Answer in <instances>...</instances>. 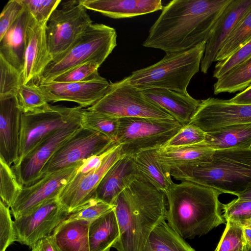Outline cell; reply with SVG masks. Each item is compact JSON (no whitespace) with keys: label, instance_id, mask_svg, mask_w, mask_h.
I'll use <instances>...</instances> for the list:
<instances>
[{"label":"cell","instance_id":"obj_41","mask_svg":"<svg viewBox=\"0 0 251 251\" xmlns=\"http://www.w3.org/2000/svg\"><path fill=\"white\" fill-rule=\"evenodd\" d=\"M29 14L40 25H46L61 0H22Z\"/></svg>","mask_w":251,"mask_h":251},{"label":"cell","instance_id":"obj_1","mask_svg":"<svg viewBox=\"0 0 251 251\" xmlns=\"http://www.w3.org/2000/svg\"><path fill=\"white\" fill-rule=\"evenodd\" d=\"M231 0H174L164 6L143 43L166 53L185 51L207 42Z\"/></svg>","mask_w":251,"mask_h":251},{"label":"cell","instance_id":"obj_40","mask_svg":"<svg viewBox=\"0 0 251 251\" xmlns=\"http://www.w3.org/2000/svg\"><path fill=\"white\" fill-rule=\"evenodd\" d=\"M206 133L198 126L187 124L173 136L164 146L178 147L195 145L204 142Z\"/></svg>","mask_w":251,"mask_h":251},{"label":"cell","instance_id":"obj_5","mask_svg":"<svg viewBox=\"0 0 251 251\" xmlns=\"http://www.w3.org/2000/svg\"><path fill=\"white\" fill-rule=\"evenodd\" d=\"M206 42L185 51L166 53L159 61L133 72L129 83L139 90L158 88L188 93L192 77L199 71Z\"/></svg>","mask_w":251,"mask_h":251},{"label":"cell","instance_id":"obj_29","mask_svg":"<svg viewBox=\"0 0 251 251\" xmlns=\"http://www.w3.org/2000/svg\"><path fill=\"white\" fill-rule=\"evenodd\" d=\"M203 143L215 151L251 148V124L232 125L206 133Z\"/></svg>","mask_w":251,"mask_h":251},{"label":"cell","instance_id":"obj_8","mask_svg":"<svg viewBox=\"0 0 251 251\" xmlns=\"http://www.w3.org/2000/svg\"><path fill=\"white\" fill-rule=\"evenodd\" d=\"M175 119H119L115 142L123 155H134L164 146L183 126Z\"/></svg>","mask_w":251,"mask_h":251},{"label":"cell","instance_id":"obj_14","mask_svg":"<svg viewBox=\"0 0 251 251\" xmlns=\"http://www.w3.org/2000/svg\"><path fill=\"white\" fill-rule=\"evenodd\" d=\"M251 124V104H236L214 98L201 100L188 124L206 133L234 125Z\"/></svg>","mask_w":251,"mask_h":251},{"label":"cell","instance_id":"obj_43","mask_svg":"<svg viewBox=\"0 0 251 251\" xmlns=\"http://www.w3.org/2000/svg\"><path fill=\"white\" fill-rule=\"evenodd\" d=\"M251 57V39L243 47L226 59L218 61L215 66L213 76L217 79L230 70Z\"/></svg>","mask_w":251,"mask_h":251},{"label":"cell","instance_id":"obj_37","mask_svg":"<svg viewBox=\"0 0 251 251\" xmlns=\"http://www.w3.org/2000/svg\"><path fill=\"white\" fill-rule=\"evenodd\" d=\"M16 97L22 113L33 111L49 104L36 84L22 83Z\"/></svg>","mask_w":251,"mask_h":251},{"label":"cell","instance_id":"obj_45","mask_svg":"<svg viewBox=\"0 0 251 251\" xmlns=\"http://www.w3.org/2000/svg\"><path fill=\"white\" fill-rule=\"evenodd\" d=\"M25 9L22 0H10L6 3L0 15V39Z\"/></svg>","mask_w":251,"mask_h":251},{"label":"cell","instance_id":"obj_24","mask_svg":"<svg viewBox=\"0 0 251 251\" xmlns=\"http://www.w3.org/2000/svg\"><path fill=\"white\" fill-rule=\"evenodd\" d=\"M155 152L157 160L171 172L178 167L209 162L215 150L202 142L184 146H162Z\"/></svg>","mask_w":251,"mask_h":251},{"label":"cell","instance_id":"obj_23","mask_svg":"<svg viewBox=\"0 0 251 251\" xmlns=\"http://www.w3.org/2000/svg\"><path fill=\"white\" fill-rule=\"evenodd\" d=\"M137 178L132 156H124L104 175L96 190L95 196L98 199L112 205L116 198Z\"/></svg>","mask_w":251,"mask_h":251},{"label":"cell","instance_id":"obj_15","mask_svg":"<svg viewBox=\"0 0 251 251\" xmlns=\"http://www.w3.org/2000/svg\"><path fill=\"white\" fill-rule=\"evenodd\" d=\"M83 162L46 175L30 186H23L10 207L14 219L28 214L46 201L57 198L61 190L74 177Z\"/></svg>","mask_w":251,"mask_h":251},{"label":"cell","instance_id":"obj_34","mask_svg":"<svg viewBox=\"0 0 251 251\" xmlns=\"http://www.w3.org/2000/svg\"><path fill=\"white\" fill-rule=\"evenodd\" d=\"M23 187L12 167L0 158V201L10 208Z\"/></svg>","mask_w":251,"mask_h":251},{"label":"cell","instance_id":"obj_51","mask_svg":"<svg viewBox=\"0 0 251 251\" xmlns=\"http://www.w3.org/2000/svg\"><path fill=\"white\" fill-rule=\"evenodd\" d=\"M248 245H247L245 248L239 251H248Z\"/></svg>","mask_w":251,"mask_h":251},{"label":"cell","instance_id":"obj_11","mask_svg":"<svg viewBox=\"0 0 251 251\" xmlns=\"http://www.w3.org/2000/svg\"><path fill=\"white\" fill-rule=\"evenodd\" d=\"M116 143L100 132L80 126L50 158L43 169L41 178L81 163L104 152Z\"/></svg>","mask_w":251,"mask_h":251},{"label":"cell","instance_id":"obj_4","mask_svg":"<svg viewBox=\"0 0 251 251\" xmlns=\"http://www.w3.org/2000/svg\"><path fill=\"white\" fill-rule=\"evenodd\" d=\"M171 175L237 196L251 183V148L216 150L210 161L178 167Z\"/></svg>","mask_w":251,"mask_h":251},{"label":"cell","instance_id":"obj_53","mask_svg":"<svg viewBox=\"0 0 251 251\" xmlns=\"http://www.w3.org/2000/svg\"><path fill=\"white\" fill-rule=\"evenodd\" d=\"M248 245V244H247Z\"/></svg>","mask_w":251,"mask_h":251},{"label":"cell","instance_id":"obj_32","mask_svg":"<svg viewBox=\"0 0 251 251\" xmlns=\"http://www.w3.org/2000/svg\"><path fill=\"white\" fill-rule=\"evenodd\" d=\"M251 39V9L239 22L219 51L215 61L224 60Z\"/></svg>","mask_w":251,"mask_h":251},{"label":"cell","instance_id":"obj_42","mask_svg":"<svg viewBox=\"0 0 251 251\" xmlns=\"http://www.w3.org/2000/svg\"><path fill=\"white\" fill-rule=\"evenodd\" d=\"M225 220L239 224L251 218V201L241 200L237 198L227 204H222Z\"/></svg>","mask_w":251,"mask_h":251},{"label":"cell","instance_id":"obj_33","mask_svg":"<svg viewBox=\"0 0 251 251\" xmlns=\"http://www.w3.org/2000/svg\"><path fill=\"white\" fill-rule=\"evenodd\" d=\"M80 125L100 132L115 141L119 128V119L83 109Z\"/></svg>","mask_w":251,"mask_h":251},{"label":"cell","instance_id":"obj_39","mask_svg":"<svg viewBox=\"0 0 251 251\" xmlns=\"http://www.w3.org/2000/svg\"><path fill=\"white\" fill-rule=\"evenodd\" d=\"M100 66L94 60L87 61L70 69L55 77L51 81L58 83L82 81L99 74L98 69Z\"/></svg>","mask_w":251,"mask_h":251},{"label":"cell","instance_id":"obj_35","mask_svg":"<svg viewBox=\"0 0 251 251\" xmlns=\"http://www.w3.org/2000/svg\"><path fill=\"white\" fill-rule=\"evenodd\" d=\"M0 99L16 96L22 82L19 72L0 55Z\"/></svg>","mask_w":251,"mask_h":251},{"label":"cell","instance_id":"obj_31","mask_svg":"<svg viewBox=\"0 0 251 251\" xmlns=\"http://www.w3.org/2000/svg\"><path fill=\"white\" fill-rule=\"evenodd\" d=\"M251 84V57L218 79L214 84V93L241 92Z\"/></svg>","mask_w":251,"mask_h":251},{"label":"cell","instance_id":"obj_52","mask_svg":"<svg viewBox=\"0 0 251 251\" xmlns=\"http://www.w3.org/2000/svg\"><path fill=\"white\" fill-rule=\"evenodd\" d=\"M110 250H108V251H110Z\"/></svg>","mask_w":251,"mask_h":251},{"label":"cell","instance_id":"obj_49","mask_svg":"<svg viewBox=\"0 0 251 251\" xmlns=\"http://www.w3.org/2000/svg\"><path fill=\"white\" fill-rule=\"evenodd\" d=\"M244 231L247 243L251 246V229L244 227Z\"/></svg>","mask_w":251,"mask_h":251},{"label":"cell","instance_id":"obj_19","mask_svg":"<svg viewBox=\"0 0 251 251\" xmlns=\"http://www.w3.org/2000/svg\"><path fill=\"white\" fill-rule=\"evenodd\" d=\"M30 15L22 73L24 84H37L46 66L51 60L47 40L46 25H40Z\"/></svg>","mask_w":251,"mask_h":251},{"label":"cell","instance_id":"obj_9","mask_svg":"<svg viewBox=\"0 0 251 251\" xmlns=\"http://www.w3.org/2000/svg\"><path fill=\"white\" fill-rule=\"evenodd\" d=\"M83 109L80 106L68 107L48 104L41 109L22 113L19 160L16 163L50 133L80 119Z\"/></svg>","mask_w":251,"mask_h":251},{"label":"cell","instance_id":"obj_28","mask_svg":"<svg viewBox=\"0 0 251 251\" xmlns=\"http://www.w3.org/2000/svg\"><path fill=\"white\" fill-rule=\"evenodd\" d=\"M120 232L113 208L90 223V251H107L117 243Z\"/></svg>","mask_w":251,"mask_h":251},{"label":"cell","instance_id":"obj_30","mask_svg":"<svg viewBox=\"0 0 251 251\" xmlns=\"http://www.w3.org/2000/svg\"><path fill=\"white\" fill-rule=\"evenodd\" d=\"M142 251H196L164 220L150 234Z\"/></svg>","mask_w":251,"mask_h":251},{"label":"cell","instance_id":"obj_20","mask_svg":"<svg viewBox=\"0 0 251 251\" xmlns=\"http://www.w3.org/2000/svg\"><path fill=\"white\" fill-rule=\"evenodd\" d=\"M22 114L16 96L0 99V158L9 166L19 160Z\"/></svg>","mask_w":251,"mask_h":251},{"label":"cell","instance_id":"obj_3","mask_svg":"<svg viewBox=\"0 0 251 251\" xmlns=\"http://www.w3.org/2000/svg\"><path fill=\"white\" fill-rule=\"evenodd\" d=\"M221 194L190 181L173 183L165 193L167 223L183 239L206 234L226 223L219 200Z\"/></svg>","mask_w":251,"mask_h":251},{"label":"cell","instance_id":"obj_27","mask_svg":"<svg viewBox=\"0 0 251 251\" xmlns=\"http://www.w3.org/2000/svg\"><path fill=\"white\" fill-rule=\"evenodd\" d=\"M90 223L84 220L62 222L51 235L61 251H90Z\"/></svg>","mask_w":251,"mask_h":251},{"label":"cell","instance_id":"obj_12","mask_svg":"<svg viewBox=\"0 0 251 251\" xmlns=\"http://www.w3.org/2000/svg\"><path fill=\"white\" fill-rule=\"evenodd\" d=\"M69 215L58 197L47 201L28 214L14 219L16 241L32 248L39 241L51 236Z\"/></svg>","mask_w":251,"mask_h":251},{"label":"cell","instance_id":"obj_18","mask_svg":"<svg viewBox=\"0 0 251 251\" xmlns=\"http://www.w3.org/2000/svg\"><path fill=\"white\" fill-rule=\"evenodd\" d=\"M251 9V0H231L226 7L206 42L200 66L201 72H208L227 38Z\"/></svg>","mask_w":251,"mask_h":251},{"label":"cell","instance_id":"obj_36","mask_svg":"<svg viewBox=\"0 0 251 251\" xmlns=\"http://www.w3.org/2000/svg\"><path fill=\"white\" fill-rule=\"evenodd\" d=\"M226 222V227L215 251H239L243 249L247 245L244 227L231 221Z\"/></svg>","mask_w":251,"mask_h":251},{"label":"cell","instance_id":"obj_10","mask_svg":"<svg viewBox=\"0 0 251 251\" xmlns=\"http://www.w3.org/2000/svg\"><path fill=\"white\" fill-rule=\"evenodd\" d=\"M49 19L46 32L49 52L53 59L68 50L93 24L79 0L62 2Z\"/></svg>","mask_w":251,"mask_h":251},{"label":"cell","instance_id":"obj_2","mask_svg":"<svg viewBox=\"0 0 251 251\" xmlns=\"http://www.w3.org/2000/svg\"><path fill=\"white\" fill-rule=\"evenodd\" d=\"M112 205L120 232L113 246L117 251H142L153 229L166 220L168 210L164 192L139 178L131 182Z\"/></svg>","mask_w":251,"mask_h":251},{"label":"cell","instance_id":"obj_17","mask_svg":"<svg viewBox=\"0 0 251 251\" xmlns=\"http://www.w3.org/2000/svg\"><path fill=\"white\" fill-rule=\"evenodd\" d=\"M124 156L119 146L104 160L101 166L86 174L76 173L58 196L63 209L70 214L95 196L96 190L109 169Z\"/></svg>","mask_w":251,"mask_h":251},{"label":"cell","instance_id":"obj_13","mask_svg":"<svg viewBox=\"0 0 251 251\" xmlns=\"http://www.w3.org/2000/svg\"><path fill=\"white\" fill-rule=\"evenodd\" d=\"M80 119L55 130L43 139L26 156L12 167L23 186L41 178L43 168L56 151L81 126Z\"/></svg>","mask_w":251,"mask_h":251},{"label":"cell","instance_id":"obj_25","mask_svg":"<svg viewBox=\"0 0 251 251\" xmlns=\"http://www.w3.org/2000/svg\"><path fill=\"white\" fill-rule=\"evenodd\" d=\"M30 15L25 9L0 39V55L23 73L26 34Z\"/></svg>","mask_w":251,"mask_h":251},{"label":"cell","instance_id":"obj_21","mask_svg":"<svg viewBox=\"0 0 251 251\" xmlns=\"http://www.w3.org/2000/svg\"><path fill=\"white\" fill-rule=\"evenodd\" d=\"M86 9L114 19L131 18L162 10L161 0H79Z\"/></svg>","mask_w":251,"mask_h":251},{"label":"cell","instance_id":"obj_46","mask_svg":"<svg viewBox=\"0 0 251 251\" xmlns=\"http://www.w3.org/2000/svg\"><path fill=\"white\" fill-rule=\"evenodd\" d=\"M31 251H61L52 235L39 241Z\"/></svg>","mask_w":251,"mask_h":251},{"label":"cell","instance_id":"obj_44","mask_svg":"<svg viewBox=\"0 0 251 251\" xmlns=\"http://www.w3.org/2000/svg\"><path fill=\"white\" fill-rule=\"evenodd\" d=\"M1 201H0V251H6L7 248L16 242L13 221L11 211Z\"/></svg>","mask_w":251,"mask_h":251},{"label":"cell","instance_id":"obj_6","mask_svg":"<svg viewBox=\"0 0 251 251\" xmlns=\"http://www.w3.org/2000/svg\"><path fill=\"white\" fill-rule=\"evenodd\" d=\"M117 46L115 29L102 24H92L71 47L46 66L39 83L51 81L55 77L79 64L94 60L101 65Z\"/></svg>","mask_w":251,"mask_h":251},{"label":"cell","instance_id":"obj_26","mask_svg":"<svg viewBox=\"0 0 251 251\" xmlns=\"http://www.w3.org/2000/svg\"><path fill=\"white\" fill-rule=\"evenodd\" d=\"M155 149L139 152L132 156L137 177L165 194L174 183L171 172L157 160Z\"/></svg>","mask_w":251,"mask_h":251},{"label":"cell","instance_id":"obj_50","mask_svg":"<svg viewBox=\"0 0 251 251\" xmlns=\"http://www.w3.org/2000/svg\"><path fill=\"white\" fill-rule=\"evenodd\" d=\"M244 228L251 229V218L240 224Z\"/></svg>","mask_w":251,"mask_h":251},{"label":"cell","instance_id":"obj_48","mask_svg":"<svg viewBox=\"0 0 251 251\" xmlns=\"http://www.w3.org/2000/svg\"><path fill=\"white\" fill-rule=\"evenodd\" d=\"M237 199L241 200L251 201V183L246 189L239 194Z\"/></svg>","mask_w":251,"mask_h":251},{"label":"cell","instance_id":"obj_7","mask_svg":"<svg viewBox=\"0 0 251 251\" xmlns=\"http://www.w3.org/2000/svg\"><path fill=\"white\" fill-rule=\"evenodd\" d=\"M86 109L117 119H175L145 97L141 90L132 86L129 82L128 76L109 83L104 96Z\"/></svg>","mask_w":251,"mask_h":251},{"label":"cell","instance_id":"obj_47","mask_svg":"<svg viewBox=\"0 0 251 251\" xmlns=\"http://www.w3.org/2000/svg\"><path fill=\"white\" fill-rule=\"evenodd\" d=\"M229 101L236 104H251V84Z\"/></svg>","mask_w":251,"mask_h":251},{"label":"cell","instance_id":"obj_22","mask_svg":"<svg viewBox=\"0 0 251 251\" xmlns=\"http://www.w3.org/2000/svg\"><path fill=\"white\" fill-rule=\"evenodd\" d=\"M141 91L148 100L165 110L183 126L189 123L201 103V100L193 98L188 93L183 94L158 88Z\"/></svg>","mask_w":251,"mask_h":251},{"label":"cell","instance_id":"obj_38","mask_svg":"<svg viewBox=\"0 0 251 251\" xmlns=\"http://www.w3.org/2000/svg\"><path fill=\"white\" fill-rule=\"evenodd\" d=\"M113 208V205L98 199L94 196L70 213L65 220H84L91 222Z\"/></svg>","mask_w":251,"mask_h":251},{"label":"cell","instance_id":"obj_16","mask_svg":"<svg viewBox=\"0 0 251 251\" xmlns=\"http://www.w3.org/2000/svg\"><path fill=\"white\" fill-rule=\"evenodd\" d=\"M47 102L70 101L83 107L91 106L102 98L109 85L99 74L85 80L69 83L51 81L37 84Z\"/></svg>","mask_w":251,"mask_h":251}]
</instances>
